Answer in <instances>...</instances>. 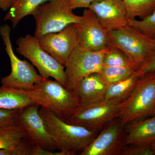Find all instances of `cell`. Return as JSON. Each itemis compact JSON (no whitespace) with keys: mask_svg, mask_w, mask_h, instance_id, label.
Wrapping results in <instances>:
<instances>
[{"mask_svg":"<svg viewBox=\"0 0 155 155\" xmlns=\"http://www.w3.org/2000/svg\"><path fill=\"white\" fill-rule=\"evenodd\" d=\"M39 113L56 149L64 155H74L79 152L81 153L98 134L82 126L68 123L46 108L40 107Z\"/></svg>","mask_w":155,"mask_h":155,"instance_id":"cell-1","label":"cell"},{"mask_svg":"<svg viewBox=\"0 0 155 155\" xmlns=\"http://www.w3.org/2000/svg\"><path fill=\"white\" fill-rule=\"evenodd\" d=\"M31 102L46 108L66 121L78 107L75 93L58 81L43 78L33 89L22 90Z\"/></svg>","mask_w":155,"mask_h":155,"instance_id":"cell-2","label":"cell"},{"mask_svg":"<svg viewBox=\"0 0 155 155\" xmlns=\"http://www.w3.org/2000/svg\"><path fill=\"white\" fill-rule=\"evenodd\" d=\"M73 10L71 0H50L39 6L32 14L36 22L34 36L56 33L80 22L81 16L74 14Z\"/></svg>","mask_w":155,"mask_h":155,"instance_id":"cell-3","label":"cell"},{"mask_svg":"<svg viewBox=\"0 0 155 155\" xmlns=\"http://www.w3.org/2000/svg\"><path fill=\"white\" fill-rule=\"evenodd\" d=\"M112 46L122 51L138 71L155 49V39L127 26L108 31Z\"/></svg>","mask_w":155,"mask_h":155,"instance_id":"cell-4","label":"cell"},{"mask_svg":"<svg viewBox=\"0 0 155 155\" xmlns=\"http://www.w3.org/2000/svg\"><path fill=\"white\" fill-rule=\"evenodd\" d=\"M155 109V72H148L139 78L127 99L122 103L119 118L124 125L153 115Z\"/></svg>","mask_w":155,"mask_h":155,"instance_id":"cell-5","label":"cell"},{"mask_svg":"<svg viewBox=\"0 0 155 155\" xmlns=\"http://www.w3.org/2000/svg\"><path fill=\"white\" fill-rule=\"evenodd\" d=\"M11 28L8 24L0 26V35L10 58L11 70L9 75L1 78L2 86L22 90L33 89L35 84L44 78L38 74L33 65L20 60L14 52L11 38Z\"/></svg>","mask_w":155,"mask_h":155,"instance_id":"cell-6","label":"cell"},{"mask_svg":"<svg viewBox=\"0 0 155 155\" xmlns=\"http://www.w3.org/2000/svg\"><path fill=\"white\" fill-rule=\"evenodd\" d=\"M17 51L31 62L45 78H53L67 87L65 66L41 46L37 38L27 35L17 39Z\"/></svg>","mask_w":155,"mask_h":155,"instance_id":"cell-7","label":"cell"},{"mask_svg":"<svg viewBox=\"0 0 155 155\" xmlns=\"http://www.w3.org/2000/svg\"><path fill=\"white\" fill-rule=\"evenodd\" d=\"M122 103L104 100L89 105L78 107L65 121L99 132L110 122L119 118Z\"/></svg>","mask_w":155,"mask_h":155,"instance_id":"cell-8","label":"cell"},{"mask_svg":"<svg viewBox=\"0 0 155 155\" xmlns=\"http://www.w3.org/2000/svg\"><path fill=\"white\" fill-rule=\"evenodd\" d=\"M109 48L93 51L78 45L65 66L67 88L73 91L84 78L93 73H98L103 67V58Z\"/></svg>","mask_w":155,"mask_h":155,"instance_id":"cell-9","label":"cell"},{"mask_svg":"<svg viewBox=\"0 0 155 155\" xmlns=\"http://www.w3.org/2000/svg\"><path fill=\"white\" fill-rule=\"evenodd\" d=\"M40 108L34 104L19 109L16 116V124L22 130L25 141L51 150L56 149V146L39 113Z\"/></svg>","mask_w":155,"mask_h":155,"instance_id":"cell-10","label":"cell"},{"mask_svg":"<svg viewBox=\"0 0 155 155\" xmlns=\"http://www.w3.org/2000/svg\"><path fill=\"white\" fill-rule=\"evenodd\" d=\"M125 125L120 118L105 126L80 155H118L127 146Z\"/></svg>","mask_w":155,"mask_h":155,"instance_id":"cell-11","label":"cell"},{"mask_svg":"<svg viewBox=\"0 0 155 155\" xmlns=\"http://www.w3.org/2000/svg\"><path fill=\"white\" fill-rule=\"evenodd\" d=\"M81 21L75 23L79 45L93 51H101L112 47L108 31L104 28L93 11L84 9Z\"/></svg>","mask_w":155,"mask_h":155,"instance_id":"cell-12","label":"cell"},{"mask_svg":"<svg viewBox=\"0 0 155 155\" xmlns=\"http://www.w3.org/2000/svg\"><path fill=\"white\" fill-rule=\"evenodd\" d=\"M37 38L41 46L64 66L79 45L75 24L68 25L59 32L46 34Z\"/></svg>","mask_w":155,"mask_h":155,"instance_id":"cell-13","label":"cell"},{"mask_svg":"<svg viewBox=\"0 0 155 155\" xmlns=\"http://www.w3.org/2000/svg\"><path fill=\"white\" fill-rule=\"evenodd\" d=\"M89 9L108 31L128 25L129 19L122 0H95Z\"/></svg>","mask_w":155,"mask_h":155,"instance_id":"cell-14","label":"cell"},{"mask_svg":"<svg viewBox=\"0 0 155 155\" xmlns=\"http://www.w3.org/2000/svg\"><path fill=\"white\" fill-rule=\"evenodd\" d=\"M107 87L98 73L84 78L73 91L78 101V107L104 101Z\"/></svg>","mask_w":155,"mask_h":155,"instance_id":"cell-15","label":"cell"},{"mask_svg":"<svg viewBox=\"0 0 155 155\" xmlns=\"http://www.w3.org/2000/svg\"><path fill=\"white\" fill-rule=\"evenodd\" d=\"M127 145H150L155 141V116L150 119L133 120L125 124Z\"/></svg>","mask_w":155,"mask_h":155,"instance_id":"cell-16","label":"cell"},{"mask_svg":"<svg viewBox=\"0 0 155 155\" xmlns=\"http://www.w3.org/2000/svg\"><path fill=\"white\" fill-rule=\"evenodd\" d=\"M140 76L136 71L127 78L108 85L104 100L113 102H123L133 91Z\"/></svg>","mask_w":155,"mask_h":155,"instance_id":"cell-17","label":"cell"},{"mask_svg":"<svg viewBox=\"0 0 155 155\" xmlns=\"http://www.w3.org/2000/svg\"><path fill=\"white\" fill-rule=\"evenodd\" d=\"M50 0H16L4 18L10 20L15 28L19 21L26 16L32 15L39 6Z\"/></svg>","mask_w":155,"mask_h":155,"instance_id":"cell-18","label":"cell"},{"mask_svg":"<svg viewBox=\"0 0 155 155\" xmlns=\"http://www.w3.org/2000/svg\"><path fill=\"white\" fill-rule=\"evenodd\" d=\"M34 104L20 90L0 87V108L19 110Z\"/></svg>","mask_w":155,"mask_h":155,"instance_id":"cell-19","label":"cell"},{"mask_svg":"<svg viewBox=\"0 0 155 155\" xmlns=\"http://www.w3.org/2000/svg\"><path fill=\"white\" fill-rule=\"evenodd\" d=\"M128 19H143L154 11L155 0H122Z\"/></svg>","mask_w":155,"mask_h":155,"instance_id":"cell-20","label":"cell"},{"mask_svg":"<svg viewBox=\"0 0 155 155\" xmlns=\"http://www.w3.org/2000/svg\"><path fill=\"white\" fill-rule=\"evenodd\" d=\"M23 138L22 130L16 124L0 127V149L14 148Z\"/></svg>","mask_w":155,"mask_h":155,"instance_id":"cell-21","label":"cell"},{"mask_svg":"<svg viewBox=\"0 0 155 155\" xmlns=\"http://www.w3.org/2000/svg\"><path fill=\"white\" fill-rule=\"evenodd\" d=\"M135 71L129 67H103L98 74L103 81L108 85L127 78Z\"/></svg>","mask_w":155,"mask_h":155,"instance_id":"cell-22","label":"cell"},{"mask_svg":"<svg viewBox=\"0 0 155 155\" xmlns=\"http://www.w3.org/2000/svg\"><path fill=\"white\" fill-rule=\"evenodd\" d=\"M103 67H129L134 69L125 54L114 46L109 48L105 54L103 58Z\"/></svg>","mask_w":155,"mask_h":155,"instance_id":"cell-23","label":"cell"},{"mask_svg":"<svg viewBox=\"0 0 155 155\" xmlns=\"http://www.w3.org/2000/svg\"><path fill=\"white\" fill-rule=\"evenodd\" d=\"M128 25L146 36L155 39V9L151 14L143 19H129Z\"/></svg>","mask_w":155,"mask_h":155,"instance_id":"cell-24","label":"cell"},{"mask_svg":"<svg viewBox=\"0 0 155 155\" xmlns=\"http://www.w3.org/2000/svg\"><path fill=\"white\" fill-rule=\"evenodd\" d=\"M154 153L150 145H127L121 155H154Z\"/></svg>","mask_w":155,"mask_h":155,"instance_id":"cell-25","label":"cell"},{"mask_svg":"<svg viewBox=\"0 0 155 155\" xmlns=\"http://www.w3.org/2000/svg\"><path fill=\"white\" fill-rule=\"evenodd\" d=\"M19 110H6L0 108V127L16 124V116Z\"/></svg>","mask_w":155,"mask_h":155,"instance_id":"cell-26","label":"cell"},{"mask_svg":"<svg viewBox=\"0 0 155 155\" xmlns=\"http://www.w3.org/2000/svg\"><path fill=\"white\" fill-rule=\"evenodd\" d=\"M137 71L140 75L148 72H155V49L145 63Z\"/></svg>","mask_w":155,"mask_h":155,"instance_id":"cell-27","label":"cell"},{"mask_svg":"<svg viewBox=\"0 0 155 155\" xmlns=\"http://www.w3.org/2000/svg\"><path fill=\"white\" fill-rule=\"evenodd\" d=\"M95 0H71V5L72 9L89 8L92 3Z\"/></svg>","mask_w":155,"mask_h":155,"instance_id":"cell-28","label":"cell"},{"mask_svg":"<svg viewBox=\"0 0 155 155\" xmlns=\"http://www.w3.org/2000/svg\"><path fill=\"white\" fill-rule=\"evenodd\" d=\"M16 0H0V9L3 11H8L14 5Z\"/></svg>","mask_w":155,"mask_h":155,"instance_id":"cell-29","label":"cell"},{"mask_svg":"<svg viewBox=\"0 0 155 155\" xmlns=\"http://www.w3.org/2000/svg\"><path fill=\"white\" fill-rule=\"evenodd\" d=\"M150 146L152 150L153 151L155 155V141L150 145Z\"/></svg>","mask_w":155,"mask_h":155,"instance_id":"cell-30","label":"cell"},{"mask_svg":"<svg viewBox=\"0 0 155 155\" xmlns=\"http://www.w3.org/2000/svg\"><path fill=\"white\" fill-rule=\"evenodd\" d=\"M153 115H155V109L153 111Z\"/></svg>","mask_w":155,"mask_h":155,"instance_id":"cell-31","label":"cell"}]
</instances>
